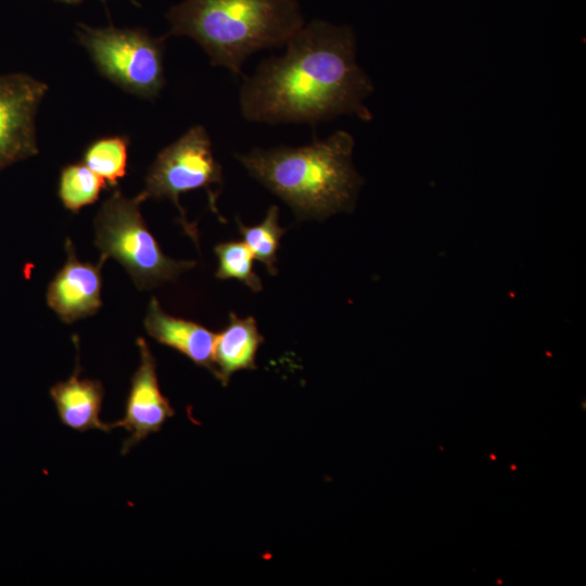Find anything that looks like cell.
<instances>
[{"label":"cell","instance_id":"3","mask_svg":"<svg viewBox=\"0 0 586 586\" xmlns=\"http://www.w3.org/2000/svg\"><path fill=\"white\" fill-rule=\"evenodd\" d=\"M166 36L196 41L212 65L242 74L254 52L280 48L304 25L296 0H184L169 9Z\"/></svg>","mask_w":586,"mask_h":586},{"label":"cell","instance_id":"16","mask_svg":"<svg viewBox=\"0 0 586 586\" xmlns=\"http://www.w3.org/2000/svg\"><path fill=\"white\" fill-rule=\"evenodd\" d=\"M218 258L215 276L219 279H237L253 292H260L263 283L253 270L254 256L247 245L241 241H227L214 249Z\"/></svg>","mask_w":586,"mask_h":586},{"label":"cell","instance_id":"14","mask_svg":"<svg viewBox=\"0 0 586 586\" xmlns=\"http://www.w3.org/2000/svg\"><path fill=\"white\" fill-rule=\"evenodd\" d=\"M104 188L107 187L101 177L84 163H75L62 168L58 195L66 209L78 213L82 207L93 204Z\"/></svg>","mask_w":586,"mask_h":586},{"label":"cell","instance_id":"6","mask_svg":"<svg viewBox=\"0 0 586 586\" xmlns=\"http://www.w3.org/2000/svg\"><path fill=\"white\" fill-rule=\"evenodd\" d=\"M77 39L102 76L144 99L158 95L165 85L164 40L141 28H94L78 24Z\"/></svg>","mask_w":586,"mask_h":586},{"label":"cell","instance_id":"2","mask_svg":"<svg viewBox=\"0 0 586 586\" xmlns=\"http://www.w3.org/2000/svg\"><path fill=\"white\" fill-rule=\"evenodd\" d=\"M354 145L351 133L337 130L307 145L256 148L237 157L297 216L323 219L354 207L364 183L353 163Z\"/></svg>","mask_w":586,"mask_h":586},{"label":"cell","instance_id":"8","mask_svg":"<svg viewBox=\"0 0 586 586\" xmlns=\"http://www.w3.org/2000/svg\"><path fill=\"white\" fill-rule=\"evenodd\" d=\"M140 364L131 377L125 413L122 419L112 423V428H123L128 432L124 441L122 454L145 440L150 434L158 432L167 419L174 417L175 410L160 388L156 361L143 337L137 339Z\"/></svg>","mask_w":586,"mask_h":586},{"label":"cell","instance_id":"10","mask_svg":"<svg viewBox=\"0 0 586 586\" xmlns=\"http://www.w3.org/2000/svg\"><path fill=\"white\" fill-rule=\"evenodd\" d=\"M143 326L155 341L176 349L214 374L216 333L194 321L168 315L155 296L150 300Z\"/></svg>","mask_w":586,"mask_h":586},{"label":"cell","instance_id":"1","mask_svg":"<svg viewBox=\"0 0 586 586\" xmlns=\"http://www.w3.org/2000/svg\"><path fill=\"white\" fill-rule=\"evenodd\" d=\"M281 56L263 60L240 88L242 116L271 125L317 123L341 115L370 120L365 100L373 92L356 58V37L346 25L315 20L285 43Z\"/></svg>","mask_w":586,"mask_h":586},{"label":"cell","instance_id":"5","mask_svg":"<svg viewBox=\"0 0 586 586\" xmlns=\"http://www.w3.org/2000/svg\"><path fill=\"white\" fill-rule=\"evenodd\" d=\"M222 184V167L213 154L211 138L203 126L195 125L157 154L138 198L142 202L148 199L170 200L180 213L179 224L199 246L196 226L188 221L179 198L204 189L212 212L224 221L216 205Z\"/></svg>","mask_w":586,"mask_h":586},{"label":"cell","instance_id":"9","mask_svg":"<svg viewBox=\"0 0 586 586\" xmlns=\"http://www.w3.org/2000/svg\"><path fill=\"white\" fill-rule=\"evenodd\" d=\"M66 262L55 273L47 289V304L65 323L98 313L102 307V273L104 263L80 262L69 238L65 244Z\"/></svg>","mask_w":586,"mask_h":586},{"label":"cell","instance_id":"12","mask_svg":"<svg viewBox=\"0 0 586 586\" xmlns=\"http://www.w3.org/2000/svg\"><path fill=\"white\" fill-rule=\"evenodd\" d=\"M263 342L253 317L239 318L230 313L228 324L216 333L214 377L226 386L237 371L256 369V354Z\"/></svg>","mask_w":586,"mask_h":586},{"label":"cell","instance_id":"17","mask_svg":"<svg viewBox=\"0 0 586 586\" xmlns=\"http://www.w3.org/2000/svg\"><path fill=\"white\" fill-rule=\"evenodd\" d=\"M59 1H63V2H66V3H71V4H76V3H79L80 1L82 0H59ZM102 1H105V0H102ZM132 3L137 4V2L135 0H130Z\"/></svg>","mask_w":586,"mask_h":586},{"label":"cell","instance_id":"4","mask_svg":"<svg viewBox=\"0 0 586 586\" xmlns=\"http://www.w3.org/2000/svg\"><path fill=\"white\" fill-rule=\"evenodd\" d=\"M137 196L127 198L118 188L102 203L94 220V244L103 263L117 260L139 290L175 280L193 268V260L165 255L144 221Z\"/></svg>","mask_w":586,"mask_h":586},{"label":"cell","instance_id":"7","mask_svg":"<svg viewBox=\"0 0 586 586\" xmlns=\"http://www.w3.org/2000/svg\"><path fill=\"white\" fill-rule=\"evenodd\" d=\"M47 91L27 74L0 75V171L38 154L35 119Z\"/></svg>","mask_w":586,"mask_h":586},{"label":"cell","instance_id":"11","mask_svg":"<svg viewBox=\"0 0 586 586\" xmlns=\"http://www.w3.org/2000/svg\"><path fill=\"white\" fill-rule=\"evenodd\" d=\"M78 355L73 374L50 387L62 423L78 432L101 430L110 432L112 423L100 418L104 387L101 381L79 377Z\"/></svg>","mask_w":586,"mask_h":586},{"label":"cell","instance_id":"15","mask_svg":"<svg viewBox=\"0 0 586 586\" xmlns=\"http://www.w3.org/2000/svg\"><path fill=\"white\" fill-rule=\"evenodd\" d=\"M238 227L254 258L263 263L270 275H277V252L285 232L279 225L278 206H270L258 225L249 227L238 220Z\"/></svg>","mask_w":586,"mask_h":586},{"label":"cell","instance_id":"13","mask_svg":"<svg viewBox=\"0 0 586 586\" xmlns=\"http://www.w3.org/2000/svg\"><path fill=\"white\" fill-rule=\"evenodd\" d=\"M128 144L124 136L98 139L86 149L82 163L101 177L107 188H117L127 175Z\"/></svg>","mask_w":586,"mask_h":586}]
</instances>
